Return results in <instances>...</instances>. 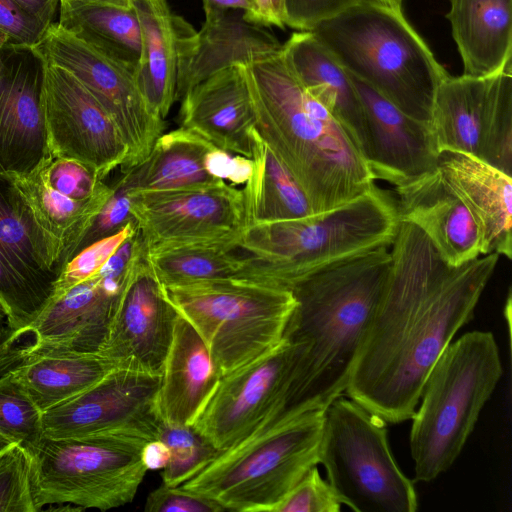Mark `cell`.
I'll use <instances>...</instances> for the list:
<instances>
[{"label": "cell", "instance_id": "obj_1", "mask_svg": "<svg viewBox=\"0 0 512 512\" xmlns=\"http://www.w3.org/2000/svg\"><path fill=\"white\" fill-rule=\"evenodd\" d=\"M391 246L389 281L345 393L397 424L412 418L427 374L473 318L500 256L450 265L419 228L400 219Z\"/></svg>", "mask_w": 512, "mask_h": 512}, {"label": "cell", "instance_id": "obj_2", "mask_svg": "<svg viewBox=\"0 0 512 512\" xmlns=\"http://www.w3.org/2000/svg\"><path fill=\"white\" fill-rule=\"evenodd\" d=\"M392 267L388 246L335 262L298 282L283 339L295 347L285 411L325 410L345 393Z\"/></svg>", "mask_w": 512, "mask_h": 512}, {"label": "cell", "instance_id": "obj_3", "mask_svg": "<svg viewBox=\"0 0 512 512\" xmlns=\"http://www.w3.org/2000/svg\"><path fill=\"white\" fill-rule=\"evenodd\" d=\"M256 129L314 213L359 197L374 177L341 123L302 87L282 49L245 66Z\"/></svg>", "mask_w": 512, "mask_h": 512}, {"label": "cell", "instance_id": "obj_4", "mask_svg": "<svg viewBox=\"0 0 512 512\" xmlns=\"http://www.w3.org/2000/svg\"><path fill=\"white\" fill-rule=\"evenodd\" d=\"M399 224L396 200L373 186L354 200L310 216L246 226L237 277L290 290L351 256L391 246Z\"/></svg>", "mask_w": 512, "mask_h": 512}, {"label": "cell", "instance_id": "obj_5", "mask_svg": "<svg viewBox=\"0 0 512 512\" xmlns=\"http://www.w3.org/2000/svg\"><path fill=\"white\" fill-rule=\"evenodd\" d=\"M310 32L351 76L430 123L436 90L449 74L400 8L360 0Z\"/></svg>", "mask_w": 512, "mask_h": 512}, {"label": "cell", "instance_id": "obj_6", "mask_svg": "<svg viewBox=\"0 0 512 512\" xmlns=\"http://www.w3.org/2000/svg\"><path fill=\"white\" fill-rule=\"evenodd\" d=\"M503 373L492 332L450 342L427 374L409 436L414 480L431 482L456 461Z\"/></svg>", "mask_w": 512, "mask_h": 512}, {"label": "cell", "instance_id": "obj_7", "mask_svg": "<svg viewBox=\"0 0 512 512\" xmlns=\"http://www.w3.org/2000/svg\"><path fill=\"white\" fill-rule=\"evenodd\" d=\"M324 410L285 411L181 486L225 510L272 512L318 464Z\"/></svg>", "mask_w": 512, "mask_h": 512}, {"label": "cell", "instance_id": "obj_8", "mask_svg": "<svg viewBox=\"0 0 512 512\" xmlns=\"http://www.w3.org/2000/svg\"><path fill=\"white\" fill-rule=\"evenodd\" d=\"M162 290L203 339L220 377L279 345L296 305L290 290L239 277Z\"/></svg>", "mask_w": 512, "mask_h": 512}, {"label": "cell", "instance_id": "obj_9", "mask_svg": "<svg viewBox=\"0 0 512 512\" xmlns=\"http://www.w3.org/2000/svg\"><path fill=\"white\" fill-rule=\"evenodd\" d=\"M318 464L342 505L355 512H415L418 497L398 466L387 423L342 395L324 410Z\"/></svg>", "mask_w": 512, "mask_h": 512}, {"label": "cell", "instance_id": "obj_10", "mask_svg": "<svg viewBox=\"0 0 512 512\" xmlns=\"http://www.w3.org/2000/svg\"><path fill=\"white\" fill-rule=\"evenodd\" d=\"M142 258L135 241L126 239L96 274L53 297L33 322L5 331L0 375L40 355L99 353Z\"/></svg>", "mask_w": 512, "mask_h": 512}, {"label": "cell", "instance_id": "obj_11", "mask_svg": "<svg viewBox=\"0 0 512 512\" xmlns=\"http://www.w3.org/2000/svg\"><path fill=\"white\" fill-rule=\"evenodd\" d=\"M147 443L119 435L43 437L32 453L38 509L69 503L109 510L128 504L148 470L143 459Z\"/></svg>", "mask_w": 512, "mask_h": 512}, {"label": "cell", "instance_id": "obj_12", "mask_svg": "<svg viewBox=\"0 0 512 512\" xmlns=\"http://www.w3.org/2000/svg\"><path fill=\"white\" fill-rule=\"evenodd\" d=\"M430 125L440 154L469 155L512 177V67L485 77L448 75Z\"/></svg>", "mask_w": 512, "mask_h": 512}, {"label": "cell", "instance_id": "obj_13", "mask_svg": "<svg viewBox=\"0 0 512 512\" xmlns=\"http://www.w3.org/2000/svg\"><path fill=\"white\" fill-rule=\"evenodd\" d=\"M34 47L47 64L71 73L112 116L128 147L120 171L142 162L165 124L149 110L135 72L101 54L55 22L46 28Z\"/></svg>", "mask_w": 512, "mask_h": 512}, {"label": "cell", "instance_id": "obj_14", "mask_svg": "<svg viewBox=\"0 0 512 512\" xmlns=\"http://www.w3.org/2000/svg\"><path fill=\"white\" fill-rule=\"evenodd\" d=\"M161 375L115 367L74 397L42 412L44 437L119 435L156 440Z\"/></svg>", "mask_w": 512, "mask_h": 512}, {"label": "cell", "instance_id": "obj_15", "mask_svg": "<svg viewBox=\"0 0 512 512\" xmlns=\"http://www.w3.org/2000/svg\"><path fill=\"white\" fill-rule=\"evenodd\" d=\"M294 360V345L283 339L270 352L220 377L194 429L223 452L280 416Z\"/></svg>", "mask_w": 512, "mask_h": 512}, {"label": "cell", "instance_id": "obj_16", "mask_svg": "<svg viewBox=\"0 0 512 512\" xmlns=\"http://www.w3.org/2000/svg\"><path fill=\"white\" fill-rule=\"evenodd\" d=\"M43 112L49 155L78 160L103 180L128 155L112 116L68 71L47 64Z\"/></svg>", "mask_w": 512, "mask_h": 512}, {"label": "cell", "instance_id": "obj_17", "mask_svg": "<svg viewBox=\"0 0 512 512\" xmlns=\"http://www.w3.org/2000/svg\"><path fill=\"white\" fill-rule=\"evenodd\" d=\"M128 195L144 248L182 241H222L239 247L246 228L242 189L223 182L206 188Z\"/></svg>", "mask_w": 512, "mask_h": 512}, {"label": "cell", "instance_id": "obj_18", "mask_svg": "<svg viewBox=\"0 0 512 512\" xmlns=\"http://www.w3.org/2000/svg\"><path fill=\"white\" fill-rule=\"evenodd\" d=\"M59 273L48 241L30 224L10 182L0 177V305L6 331L25 327L41 314Z\"/></svg>", "mask_w": 512, "mask_h": 512}, {"label": "cell", "instance_id": "obj_19", "mask_svg": "<svg viewBox=\"0 0 512 512\" xmlns=\"http://www.w3.org/2000/svg\"><path fill=\"white\" fill-rule=\"evenodd\" d=\"M46 66L34 46L0 44V177L28 174L50 156L43 112Z\"/></svg>", "mask_w": 512, "mask_h": 512}, {"label": "cell", "instance_id": "obj_20", "mask_svg": "<svg viewBox=\"0 0 512 512\" xmlns=\"http://www.w3.org/2000/svg\"><path fill=\"white\" fill-rule=\"evenodd\" d=\"M177 315L143 257L124 290L99 354L115 367L161 375Z\"/></svg>", "mask_w": 512, "mask_h": 512}, {"label": "cell", "instance_id": "obj_21", "mask_svg": "<svg viewBox=\"0 0 512 512\" xmlns=\"http://www.w3.org/2000/svg\"><path fill=\"white\" fill-rule=\"evenodd\" d=\"M350 77L364 111V157L374 179L397 187L436 169L440 151L430 123L405 114L371 87Z\"/></svg>", "mask_w": 512, "mask_h": 512}, {"label": "cell", "instance_id": "obj_22", "mask_svg": "<svg viewBox=\"0 0 512 512\" xmlns=\"http://www.w3.org/2000/svg\"><path fill=\"white\" fill-rule=\"evenodd\" d=\"M181 100V127L220 149L252 158L259 133L245 66L218 71L193 86Z\"/></svg>", "mask_w": 512, "mask_h": 512}, {"label": "cell", "instance_id": "obj_23", "mask_svg": "<svg viewBox=\"0 0 512 512\" xmlns=\"http://www.w3.org/2000/svg\"><path fill=\"white\" fill-rule=\"evenodd\" d=\"M399 219L419 228L450 265L481 255L477 225L439 168L395 187Z\"/></svg>", "mask_w": 512, "mask_h": 512}, {"label": "cell", "instance_id": "obj_24", "mask_svg": "<svg viewBox=\"0 0 512 512\" xmlns=\"http://www.w3.org/2000/svg\"><path fill=\"white\" fill-rule=\"evenodd\" d=\"M281 49L277 38L263 26L246 20L243 11L205 14L201 29L188 36L182 45L177 100L220 70L248 66Z\"/></svg>", "mask_w": 512, "mask_h": 512}, {"label": "cell", "instance_id": "obj_25", "mask_svg": "<svg viewBox=\"0 0 512 512\" xmlns=\"http://www.w3.org/2000/svg\"><path fill=\"white\" fill-rule=\"evenodd\" d=\"M438 168L472 215L481 239V255L512 257V177L474 158L442 152Z\"/></svg>", "mask_w": 512, "mask_h": 512}, {"label": "cell", "instance_id": "obj_26", "mask_svg": "<svg viewBox=\"0 0 512 512\" xmlns=\"http://www.w3.org/2000/svg\"><path fill=\"white\" fill-rule=\"evenodd\" d=\"M141 29V57L135 74L149 110L165 119L177 101L180 53L195 30L167 0H131Z\"/></svg>", "mask_w": 512, "mask_h": 512}, {"label": "cell", "instance_id": "obj_27", "mask_svg": "<svg viewBox=\"0 0 512 512\" xmlns=\"http://www.w3.org/2000/svg\"><path fill=\"white\" fill-rule=\"evenodd\" d=\"M5 178L30 224L51 246L60 271L78 252L83 238L114 190L104 182L91 198L70 199L48 184L41 165L28 174Z\"/></svg>", "mask_w": 512, "mask_h": 512}, {"label": "cell", "instance_id": "obj_28", "mask_svg": "<svg viewBox=\"0 0 512 512\" xmlns=\"http://www.w3.org/2000/svg\"><path fill=\"white\" fill-rule=\"evenodd\" d=\"M219 379V372L203 339L178 313L158 391L161 421L192 426Z\"/></svg>", "mask_w": 512, "mask_h": 512}, {"label": "cell", "instance_id": "obj_29", "mask_svg": "<svg viewBox=\"0 0 512 512\" xmlns=\"http://www.w3.org/2000/svg\"><path fill=\"white\" fill-rule=\"evenodd\" d=\"M282 52L304 90L341 123L364 155V111L349 73L310 31L292 34Z\"/></svg>", "mask_w": 512, "mask_h": 512}, {"label": "cell", "instance_id": "obj_30", "mask_svg": "<svg viewBox=\"0 0 512 512\" xmlns=\"http://www.w3.org/2000/svg\"><path fill=\"white\" fill-rule=\"evenodd\" d=\"M446 17L463 75L485 77L512 67V0H449Z\"/></svg>", "mask_w": 512, "mask_h": 512}, {"label": "cell", "instance_id": "obj_31", "mask_svg": "<svg viewBox=\"0 0 512 512\" xmlns=\"http://www.w3.org/2000/svg\"><path fill=\"white\" fill-rule=\"evenodd\" d=\"M216 146L199 134L179 127L161 134L148 156L136 166L120 171L115 184L128 193L198 189L219 185L207 167L208 153Z\"/></svg>", "mask_w": 512, "mask_h": 512}, {"label": "cell", "instance_id": "obj_32", "mask_svg": "<svg viewBox=\"0 0 512 512\" xmlns=\"http://www.w3.org/2000/svg\"><path fill=\"white\" fill-rule=\"evenodd\" d=\"M115 365L99 353L40 355L9 372L42 411L89 388Z\"/></svg>", "mask_w": 512, "mask_h": 512}, {"label": "cell", "instance_id": "obj_33", "mask_svg": "<svg viewBox=\"0 0 512 512\" xmlns=\"http://www.w3.org/2000/svg\"><path fill=\"white\" fill-rule=\"evenodd\" d=\"M57 23L136 74L141 57V29L132 6L60 4Z\"/></svg>", "mask_w": 512, "mask_h": 512}, {"label": "cell", "instance_id": "obj_34", "mask_svg": "<svg viewBox=\"0 0 512 512\" xmlns=\"http://www.w3.org/2000/svg\"><path fill=\"white\" fill-rule=\"evenodd\" d=\"M252 159L254 171L242 189L246 226L314 214L305 192L260 135Z\"/></svg>", "mask_w": 512, "mask_h": 512}, {"label": "cell", "instance_id": "obj_35", "mask_svg": "<svg viewBox=\"0 0 512 512\" xmlns=\"http://www.w3.org/2000/svg\"><path fill=\"white\" fill-rule=\"evenodd\" d=\"M222 241L162 242L144 248V261L161 286L237 277L242 257Z\"/></svg>", "mask_w": 512, "mask_h": 512}, {"label": "cell", "instance_id": "obj_36", "mask_svg": "<svg viewBox=\"0 0 512 512\" xmlns=\"http://www.w3.org/2000/svg\"><path fill=\"white\" fill-rule=\"evenodd\" d=\"M169 451L163 468V483L179 486L207 467L221 452L193 426L171 425L161 421L158 437Z\"/></svg>", "mask_w": 512, "mask_h": 512}, {"label": "cell", "instance_id": "obj_37", "mask_svg": "<svg viewBox=\"0 0 512 512\" xmlns=\"http://www.w3.org/2000/svg\"><path fill=\"white\" fill-rule=\"evenodd\" d=\"M0 433L31 453L44 437L42 411L9 371L0 376Z\"/></svg>", "mask_w": 512, "mask_h": 512}, {"label": "cell", "instance_id": "obj_38", "mask_svg": "<svg viewBox=\"0 0 512 512\" xmlns=\"http://www.w3.org/2000/svg\"><path fill=\"white\" fill-rule=\"evenodd\" d=\"M33 456L20 443L0 452V512L39 511L32 486Z\"/></svg>", "mask_w": 512, "mask_h": 512}, {"label": "cell", "instance_id": "obj_39", "mask_svg": "<svg viewBox=\"0 0 512 512\" xmlns=\"http://www.w3.org/2000/svg\"><path fill=\"white\" fill-rule=\"evenodd\" d=\"M136 230L133 219L116 233L101 238L77 252L61 269L55 281L52 298L96 274Z\"/></svg>", "mask_w": 512, "mask_h": 512}, {"label": "cell", "instance_id": "obj_40", "mask_svg": "<svg viewBox=\"0 0 512 512\" xmlns=\"http://www.w3.org/2000/svg\"><path fill=\"white\" fill-rule=\"evenodd\" d=\"M41 169L54 190L77 201L91 198L104 183L87 165L75 159L49 156Z\"/></svg>", "mask_w": 512, "mask_h": 512}, {"label": "cell", "instance_id": "obj_41", "mask_svg": "<svg viewBox=\"0 0 512 512\" xmlns=\"http://www.w3.org/2000/svg\"><path fill=\"white\" fill-rule=\"evenodd\" d=\"M342 503L317 468L312 467L272 512H339Z\"/></svg>", "mask_w": 512, "mask_h": 512}, {"label": "cell", "instance_id": "obj_42", "mask_svg": "<svg viewBox=\"0 0 512 512\" xmlns=\"http://www.w3.org/2000/svg\"><path fill=\"white\" fill-rule=\"evenodd\" d=\"M147 512H221L225 509L216 501L179 486L162 484L147 496Z\"/></svg>", "mask_w": 512, "mask_h": 512}, {"label": "cell", "instance_id": "obj_43", "mask_svg": "<svg viewBox=\"0 0 512 512\" xmlns=\"http://www.w3.org/2000/svg\"><path fill=\"white\" fill-rule=\"evenodd\" d=\"M360 0H284L285 26L310 31Z\"/></svg>", "mask_w": 512, "mask_h": 512}, {"label": "cell", "instance_id": "obj_44", "mask_svg": "<svg viewBox=\"0 0 512 512\" xmlns=\"http://www.w3.org/2000/svg\"><path fill=\"white\" fill-rule=\"evenodd\" d=\"M112 186L114 189L112 195L96 216L83 238L78 252L87 245L116 233L133 220L127 191L115 183Z\"/></svg>", "mask_w": 512, "mask_h": 512}, {"label": "cell", "instance_id": "obj_45", "mask_svg": "<svg viewBox=\"0 0 512 512\" xmlns=\"http://www.w3.org/2000/svg\"><path fill=\"white\" fill-rule=\"evenodd\" d=\"M46 28L27 14L15 0H0V33L15 44L35 46Z\"/></svg>", "mask_w": 512, "mask_h": 512}, {"label": "cell", "instance_id": "obj_46", "mask_svg": "<svg viewBox=\"0 0 512 512\" xmlns=\"http://www.w3.org/2000/svg\"><path fill=\"white\" fill-rule=\"evenodd\" d=\"M256 12L252 23L267 27H285L284 0H253Z\"/></svg>", "mask_w": 512, "mask_h": 512}, {"label": "cell", "instance_id": "obj_47", "mask_svg": "<svg viewBox=\"0 0 512 512\" xmlns=\"http://www.w3.org/2000/svg\"><path fill=\"white\" fill-rule=\"evenodd\" d=\"M18 5L32 18L47 28L56 12L58 0H15Z\"/></svg>", "mask_w": 512, "mask_h": 512}, {"label": "cell", "instance_id": "obj_48", "mask_svg": "<svg viewBox=\"0 0 512 512\" xmlns=\"http://www.w3.org/2000/svg\"><path fill=\"white\" fill-rule=\"evenodd\" d=\"M205 14L220 13L231 10L245 12V18L252 22L256 12L253 0H202Z\"/></svg>", "mask_w": 512, "mask_h": 512}, {"label": "cell", "instance_id": "obj_49", "mask_svg": "<svg viewBox=\"0 0 512 512\" xmlns=\"http://www.w3.org/2000/svg\"><path fill=\"white\" fill-rule=\"evenodd\" d=\"M143 459L149 469H163L169 459L166 445L159 439L148 442L143 450Z\"/></svg>", "mask_w": 512, "mask_h": 512}, {"label": "cell", "instance_id": "obj_50", "mask_svg": "<svg viewBox=\"0 0 512 512\" xmlns=\"http://www.w3.org/2000/svg\"><path fill=\"white\" fill-rule=\"evenodd\" d=\"M60 4L72 5H113L131 7V0H58Z\"/></svg>", "mask_w": 512, "mask_h": 512}, {"label": "cell", "instance_id": "obj_51", "mask_svg": "<svg viewBox=\"0 0 512 512\" xmlns=\"http://www.w3.org/2000/svg\"><path fill=\"white\" fill-rule=\"evenodd\" d=\"M5 325L7 326V318L3 308L0 305V340L7 329L5 328Z\"/></svg>", "mask_w": 512, "mask_h": 512}, {"label": "cell", "instance_id": "obj_52", "mask_svg": "<svg viewBox=\"0 0 512 512\" xmlns=\"http://www.w3.org/2000/svg\"><path fill=\"white\" fill-rule=\"evenodd\" d=\"M14 443L16 442H13L12 440H10L9 438L0 433V452L4 451Z\"/></svg>", "mask_w": 512, "mask_h": 512}, {"label": "cell", "instance_id": "obj_53", "mask_svg": "<svg viewBox=\"0 0 512 512\" xmlns=\"http://www.w3.org/2000/svg\"><path fill=\"white\" fill-rule=\"evenodd\" d=\"M375 1H379V2H382V3L387 4L389 6L401 9L402 0H375Z\"/></svg>", "mask_w": 512, "mask_h": 512}, {"label": "cell", "instance_id": "obj_54", "mask_svg": "<svg viewBox=\"0 0 512 512\" xmlns=\"http://www.w3.org/2000/svg\"><path fill=\"white\" fill-rule=\"evenodd\" d=\"M7 41H9L8 37L5 34L0 33V44L5 43Z\"/></svg>", "mask_w": 512, "mask_h": 512}]
</instances>
